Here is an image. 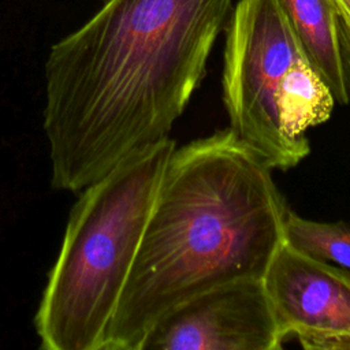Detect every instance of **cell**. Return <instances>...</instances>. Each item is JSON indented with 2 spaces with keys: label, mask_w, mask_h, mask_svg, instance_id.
I'll use <instances>...</instances> for the list:
<instances>
[{
  "label": "cell",
  "mask_w": 350,
  "mask_h": 350,
  "mask_svg": "<svg viewBox=\"0 0 350 350\" xmlns=\"http://www.w3.org/2000/svg\"><path fill=\"white\" fill-rule=\"evenodd\" d=\"M167 137L81 190L34 316L45 350H103L167 161Z\"/></svg>",
  "instance_id": "obj_3"
},
{
  "label": "cell",
  "mask_w": 350,
  "mask_h": 350,
  "mask_svg": "<svg viewBox=\"0 0 350 350\" xmlns=\"http://www.w3.org/2000/svg\"><path fill=\"white\" fill-rule=\"evenodd\" d=\"M334 4L350 18V0H334Z\"/></svg>",
  "instance_id": "obj_10"
},
{
  "label": "cell",
  "mask_w": 350,
  "mask_h": 350,
  "mask_svg": "<svg viewBox=\"0 0 350 350\" xmlns=\"http://www.w3.org/2000/svg\"><path fill=\"white\" fill-rule=\"evenodd\" d=\"M287 208L272 168L228 127L175 146L103 350H139L182 302L262 279L284 241Z\"/></svg>",
  "instance_id": "obj_2"
},
{
  "label": "cell",
  "mask_w": 350,
  "mask_h": 350,
  "mask_svg": "<svg viewBox=\"0 0 350 350\" xmlns=\"http://www.w3.org/2000/svg\"><path fill=\"white\" fill-rule=\"evenodd\" d=\"M232 0H108L46 57L51 183L81 191L168 137Z\"/></svg>",
  "instance_id": "obj_1"
},
{
  "label": "cell",
  "mask_w": 350,
  "mask_h": 350,
  "mask_svg": "<svg viewBox=\"0 0 350 350\" xmlns=\"http://www.w3.org/2000/svg\"><path fill=\"white\" fill-rule=\"evenodd\" d=\"M221 85L228 129L272 170L287 171L309 154L306 131L328 120L335 105L278 0L237 4Z\"/></svg>",
  "instance_id": "obj_4"
},
{
  "label": "cell",
  "mask_w": 350,
  "mask_h": 350,
  "mask_svg": "<svg viewBox=\"0 0 350 350\" xmlns=\"http://www.w3.org/2000/svg\"><path fill=\"white\" fill-rule=\"evenodd\" d=\"M284 345L262 279L206 290L164 314L139 350H279Z\"/></svg>",
  "instance_id": "obj_5"
},
{
  "label": "cell",
  "mask_w": 350,
  "mask_h": 350,
  "mask_svg": "<svg viewBox=\"0 0 350 350\" xmlns=\"http://www.w3.org/2000/svg\"><path fill=\"white\" fill-rule=\"evenodd\" d=\"M301 49L327 83L335 103L349 104L340 46L336 29V8L332 0H278Z\"/></svg>",
  "instance_id": "obj_7"
},
{
  "label": "cell",
  "mask_w": 350,
  "mask_h": 350,
  "mask_svg": "<svg viewBox=\"0 0 350 350\" xmlns=\"http://www.w3.org/2000/svg\"><path fill=\"white\" fill-rule=\"evenodd\" d=\"M284 342L350 350V271L316 260L284 241L262 278Z\"/></svg>",
  "instance_id": "obj_6"
},
{
  "label": "cell",
  "mask_w": 350,
  "mask_h": 350,
  "mask_svg": "<svg viewBox=\"0 0 350 350\" xmlns=\"http://www.w3.org/2000/svg\"><path fill=\"white\" fill-rule=\"evenodd\" d=\"M283 237L301 253L350 271V220L317 221L287 208Z\"/></svg>",
  "instance_id": "obj_8"
},
{
  "label": "cell",
  "mask_w": 350,
  "mask_h": 350,
  "mask_svg": "<svg viewBox=\"0 0 350 350\" xmlns=\"http://www.w3.org/2000/svg\"><path fill=\"white\" fill-rule=\"evenodd\" d=\"M335 8H336V29H338V38H339V46H340L345 85H346V92L350 103V18L345 15L336 5Z\"/></svg>",
  "instance_id": "obj_9"
}]
</instances>
